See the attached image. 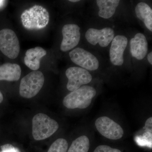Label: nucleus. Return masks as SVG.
I'll return each mask as SVG.
<instances>
[{"mask_svg": "<svg viewBox=\"0 0 152 152\" xmlns=\"http://www.w3.org/2000/svg\"><path fill=\"white\" fill-rule=\"evenodd\" d=\"M22 24L28 30H38L45 28L48 24V12L42 6L36 5L23 12L21 15Z\"/></svg>", "mask_w": 152, "mask_h": 152, "instance_id": "f257e3e1", "label": "nucleus"}, {"mask_svg": "<svg viewBox=\"0 0 152 152\" xmlns=\"http://www.w3.org/2000/svg\"><path fill=\"white\" fill-rule=\"evenodd\" d=\"M96 94V91L94 87L83 86L65 97L63 104L68 109H86L90 105Z\"/></svg>", "mask_w": 152, "mask_h": 152, "instance_id": "f03ea898", "label": "nucleus"}, {"mask_svg": "<svg viewBox=\"0 0 152 152\" xmlns=\"http://www.w3.org/2000/svg\"><path fill=\"white\" fill-rule=\"evenodd\" d=\"M59 128L55 120L44 113H38L32 119V134L36 140H45L51 136Z\"/></svg>", "mask_w": 152, "mask_h": 152, "instance_id": "7ed1b4c3", "label": "nucleus"}, {"mask_svg": "<svg viewBox=\"0 0 152 152\" xmlns=\"http://www.w3.org/2000/svg\"><path fill=\"white\" fill-rule=\"evenodd\" d=\"M45 77L39 71H34L22 79L19 92L22 97L30 99L37 94L43 86Z\"/></svg>", "mask_w": 152, "mask_h": 152, "instance_id": "20e7f679", "label": "nucleus"}, {"mask_svg": "<svg viewBox=\"0 0 152 152\" xmlns=\"http://www.w3.org/2000/svg\"><path fill=\"white\" fill-rule=\"evenodd\" d=\"M0 50L10 59L16 58L20 51V43L15 33L10 29L0 31Z\"/></svg>", "mask_w": 152, "mask_h": 152, "instance_id": "39448f33", "label": "nucleus"}, {"mask_svg": "<svg viewBox=\"0 0 152 152\" xmlns=\"http://www.w3.org/2000/svg\"><path fill=\"white\" fill-rule=\"evenodd\" d=\"M97 129L105 137L113 140H119L124 136L122 128L107 117H101L95 122Z\"/></svg>", "mask_w": 152, "mask_h": 152, "instance_id": "423d86ee", "label": "nucleus"}, {"mask_svg": "<svg viewBox=\"0 0 152 152\" xmlns=\"http://www.w3.org/2000/svg\"><path fill=\"white\" fill-rule=\"evenodd\" d=\"M69 56L73 62L87 70H96L99 66L96 57L81 48L74 49L70 52Z\"/></svg>", "mask_w": 152, "mask_h": 152, "instance_id": "0eeeda50", "label": "nucleus"}, {"mask_svg": "<svg viewBox=\"0 0 152 152\" xmlns=\"http://www.w3.org/2000/svg\"><path fill=\"white\" fill-rule=\"evenodd\" d=\"M66 75L68 79L67 88L71 91L89 83L92 80V76L88 71L79 67L69 68L66 71Z\"/></svg>", "mask_w": 152, "mask_h": 152, "instance_id": "6e6552de", "label": "nucleus"}, {"mask_svg": "<svg viewBox=\"0 0 152 152\" xmlns=\"http://www.w3.org/2000/svg\"><path fill=\"white\" fill-rule=\"evenodd\" d=\"M114 36L113 29L109 27L101 30L91 28L86 33V39L90 44L93 45L99 44L102 48L108 46L113 39Z\"/></svg>", "mask_w": 152, "mask_h": 152, "instance_id": "1a4fd4ad", "label": "nucleus"}, {"mask_svg": "<svg viewBox=\"0 0 152 152\" xmlns=\"http://www.w3.org/2000/svg\"><path fill=\"white\" fill-rule=\"evenodd\" d=\"M80 29L78 25L74 24L64 26L62 30L63 38L60 47L61 50L68 51L78 45L80 39Z\"/></svg>", "mask_w": 152, "mask_h": 152, "instance_id": "9d476101", "label": "nucleus"}, {"mask_svg": "<svg viewBox=\"0 0 152 152\" xmlns=\"http://www.w3.org/2000/svg\"><path fill=\"white\" fill-rule=\"evenodd\" d=\"M127 44V38L125 36L118 35L114 38L110 50V61L113 65H122L124 63V52Z\"/></svg>", "mask_w": 152, "mask_h": 152, "instance_id": "9b49d317", "label": "nucleus"}, {"mask_svg": "<svg viewBox=\"0 0 152 152\" xmlns=\"http://www.w3.org/2000/svg\"><path fill=\"white\" fill-rule=\"evenodd\" d=\"M130 51L133 57L142 60L146 56L148 51V43L143 34L137 33L132 38L130 42Z\"/></svg>", "mask_w": 152, "mask_h": 152, "instance_id": "f8f14e48", "label": "nucleus"}, {"mask_svg": "<svg viewBox=\"0 0 152 152\" xmlns=\"http://www.w3.org/2000/svg\"><path fill=\"white\" fill-rule=\"evenodd\" d=\"M47 51L40 47L29 49L26 53L24 63L31 69L37 71L40 66L41 59L47 54Z\"/></svg>", "mask_w": 152, "mask_h": 152, "instance_id": "ddd939ff", "label": "nucleus"}, {"mask_svg": "<svg viewBox=\"0 0 152 152\" xmlns=\"http://www.w3.org/2000/svg\"><path fill=\"white\" fill-rule=\"evenodd\" d=\"M21 75L19 65L7 63L0 66V80L13 82L18 80Z\"/></svg>", "mask_w": 152, "mask_h": 152, "instance_id": "4468645a", "label": "nucleus"}, {"mask_svg": "<svg viewBox=\"0 0 152 152\" xmlns=\"http://www.w3.org/2000/svg\"><path fill=\"white\" fill-rule=\"evenodd\" d=\"M119 0H97L99 15L104 19L110 18L114 15L119 4Z\"/></svg>", "mask_w": 152, "mask_h": 152, "instance_id": "2eb2a0df", "label": "nucleus"}, {"mask_svg": "<svg viewBox=\"0 0 152 152\" xmlns=\"http://www.w3.org/2000/svg\"><path fill=\"white\" fill-rule=\"evenodd\" d=\"M135 13L138 18L143 22L145 26L152 31V10L146 3L141 2L136 6Z\"/></svg>", "mask_w": 152, "mask_h": 152, "instance_id": "dca6fc26", "label": "nucleus"}, {"mask_svg": "<svg viewBox=\"0 0 152 152\" xmlns=\"http://www.w3.org/2000/svg\"><path fill=\"white\" fill-rule=\"evenodd\" d=\"M89 148L88 138L86 136H82L72 142L68 152H88Z\"/></svg>", "mask_w": 152, "mask_h": 152, "instance_id": "f3484780", "label": "nucleus"}, {"mask_svg": "<svg viewBox=\"0 0 152 152\" xmlns=\"http://www.w3.org/2000/svg\"><path fill=\"white\" fill-rule=\"evenodd\" d=\"M68 148V142L66 140L58 139L52 144L48 152H67Z\"/></svg>", "mask_w": 152, "mask_h": 152, "instance_id": "a211bd4d", "label": "nucleus"}, {"mask_svg": "<svg viewBox=\"0 0 152 152\" xmlns=\"http://www.w3.org/2000/svg\"><path fill=\"white\" fill-rule=\"evenodd\" d=\"M94 152H122L118 149L114 148L106 145H100L95 149Z\"/></svg>", "mask_w": 152, "mask_h": 152, "instance_id": "6ab92c4d", "label": "nucleus"}, {"mask_svg": "<svg viewBox=\"0 0 152 152\" xmlns=\"http://www.w3.org/2000/svg\"><path fill=\"white\" fill-rule=\"evenodd\" d=\"M1 148V151L0 152H20L18 149L10 144L3 145Z\"/></svg>", "mask_w": 152, "mask_h": 152, "instance_id": "aec40b11", "label": "nucleus"}, {"mask_svg": "<svg viewBox=\"0 0 152 152\" xmlns=\"http://www.w3.org/2000/svg\"><path fill=\"white\" fill-rule=\"evenodd\" d=\"M145 129L146 132H152V118L150 117L146 121Z\"/></svg>", "mask_w": 152, "mask_h": 152, "instance_id": "412c9836", "label": "nucleus"}, {"mask_svg": "<svg viewBox=\"0 0 152 152\" xmlns=\"http://www.w3.org/2000/svg\"><path fill=\"white\" fill-rule=\"evenodd\" d=\"M147 58H148V61L149 63L151 64V65L152 64V52H151V53H149L148 54V57H147Z\"/></svg>", "mask_w": 152, "mask_h": 152, "instance_id": "4be33fe9", "label": "nucleus"}, {"mask_svg": "<svg viewBox=\"0 0 152 152\" xmlns=\"http://www.w3.org/2000/svg\"><path fill=\"white\" fill-rule=\"evenodd\" d=\"M3 99H4V97H3V95L2 93L0 91V104L3 102Z\"/></svg>", "mask_w": 152, "mask_h": 152, "instance_id": "5701e85b", "label": "nucleus"}, {"mask_svg": "<svg viewBox=\"0 0 152 152\" xmlns=\"http://www.w3.org/2000/svg\"><path fill=\"white\" fill-rule=\"evenodd\" d=\"M5 3V1H1L0 0V8L2 7L4 4V3Z\"/></svg>", "mask_w": 152, "mask_h": 152, "instance_id": "b1692460", "label": "nucleus"}, {"mask_svg": "<svg viewBox=\"0 0 152 152\" xmlns=\"http://www.w3.org/2000/svg\"><path fill=\"white\" fill-rule=\"evenodd\" d=\"M69 1L72 2H77L80 1L79 0H70Z\"/></svg>", "mask_w": 152, "mask_h": 152, "instance_id": "393cba45", "label": "nucleus"}]
</instances>
